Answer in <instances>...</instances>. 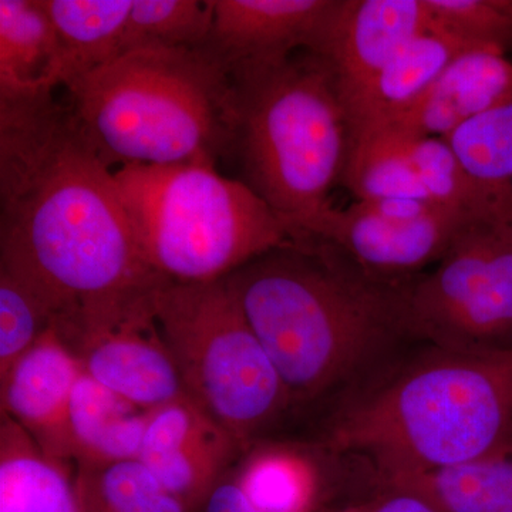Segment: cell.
Returning <instances> with one entry per match:
<instances>
[{
	"mask_svg": "<svg viewBox=\"0 0 512 512\" xmlns=\"http://www.w3.org/2000/svg\"><path fill=\"white\" fill-rule=\"evenodd\" d=\"M510 99L512 63L505 52L466 50L448 64L412 109L392 124L413 136L443 138Z\"/></svg>",
	"mask_w": 512,
	"mask_h": 512,
	"instance_id": "cell-15",
	"label": "cell"
},
{
	"mask_svg": "<svg viewBox=\"0 0 512 512\" xmlns=\"http://www.w3.org/2000/svg\"><path fill=\"white\" fill-rule=\"evenodd\" d=\"M82 370L143 410L187 396L154 318V302L113 326L93 330L69 348Z\"/></svg>",
	"mask_w": 512,
	"mask_h": 512,
	"instance_id": "cell-13",
	"label": "cell"
},
{
	"mask_svg": "<svg viewBox=\"0 0 512 512\" xmlns=\"http://www.w3.org/2000/svg\"><path fill=\"white\" fill-rule=\"evenodd\" d=\"M212 19V0H134L123 55L137 49H202Z\"/></svg>",
	"mask_w": 512,
	"mask_h": 512,
	"instance_id": "cell-27",
	"label": "cell"
},
{
	"mask_svg": "<svg viewBox=\"0 0 512 512\" xmlns=\"http://www.w3.org/2000/svg\"><path fill=\"white\" fill-rule=\"evenodd\" d=\"M372 497L346 505L335 512H444L423 495L402 488L380 487Z\"/></svg>",
	"mask_w": 512,
	"mask_h": 512,
	"instance_id": "cell-30",
	"label": "cell"
},
{
	"mask_svg": "<svg viewBox=\"0 0 512 512\" xmlns=\"http://www.w3.org/2000/svg\"><path fill=\"white\" fill-rule=\"evenodd\" d=\"M498 2H500L501 9L504 10L505 15H507L512 22V0H498Z\"/></svg>",
	"mask_w": 512,
	"mask_h": 512,
	"instance_id": "cell-32",
	"label": "cell"
},
{
	"mask_svg": "<svg viewBox=\"0 0 512 512\" xmlns=\"http://www.w3.org/2000/svg\"><path fill=\"white\" fill-rule=\"evenodd\" d=\"M410 340L458 350L512 349V215L473 218L430 272L407 284Z\"/></svg>",
	"mask_w": 512,
	"mask_h": 512,
	"instance_id": "cell-8",
	"label": "cell"
},
{
	"mask_svg": "<svg viewBox=\"0 0 512 512\" xmlns=\"http://www.w3.org/2000/svg\"><path fill=\"white\" fill-rule=\"evenodd\" d=\"M410 279L369 274L332 242L299 232L224 281L293 407L353 392L389 365L392 350L410 340Z\"/></svg>",
	"mask_w": 512,
	"mask_h": 512,
	"instance_id": "cell-2",
	"label": "cell"
},
{
	"mask_svg": "<svg viewBox=\"0 0 512 512\" xmlns=\"http://www.w3.org/2000/svg\"><path fill=\"white\" fill-rule=\"evenodd\" d=\"M148 417V410L111 392L82 370L74 384L70 404L77 466H104L117 461L138 460Z\"/></svg>",
	"mask_w": 512,
	"mask_h": 512,
	"instance_id": "cell-18",
	"label": "cell"
},
{
	"mask_svg": "<svg viewBox=\"0 0 512 512\" xmlns=\"http://www.w3.org/2000/svg\"><path fill=\"white\" fill-rule=\"evenodd\" d=\"M49 312L28 286L0 269V377L50 328Z\"/></svg>",
	"mask_w": 512,
	"mask_h": 512,
	"instance_id": "cell-29",
	"label": "cell"
},
{
	"mask_svg": "<svg viewBox=\"0 0 512 512\" xmlns=\"http://www.w3.org/2000/svg\"><path fill=\"white\" fill-rule=\"evenodd\" d=\"M154 318L185 393L245 447L292 409L271 357L224 279L165 282Z\"/></svg>",
	"mask_w": 512,
	"mask_h": 512,
	"instance_id": "cell-7",
	"label": "cell"
},
{
	"mask_svg": "<svg viewBox=\"0 0 512 512\" xmlns=\"http://www.w3.org/2000/svg\"><path fill=\"white\" fill-rule=\"evenodd\" d=\"M431 22L468 49L505 52L512 22L498 0H424Z\"/></svg>",
	"mask_w": 512,
	"mask_h": 512,
	"instance_id": "cell-28",
	"label": "cell"
},
{
	"mask_svg": "<svg viewBox=\"0 0 512 512\" xmlns=\"http://www.w3.org/2000/svg\"><path fill=\"white\" fill-rule=\"evenodd\" d=\"M443 138L467 170L512 210V99Z\"/></svg>",
	"mask_w": 512,
	"mask_h": 512,
	"instance_id": "cell-26",
	"label": "cell"
},
{
	"mask_svg": "<svg viewBox=\"0 0 512 512\" xmlns=\"http://www.w3.org/2000/svg\"><path fill=\"white\" fill-rule=\"evenodd\" d=\"M82 366L50 326L0 377L2 414L16 421L47 457L74 460L70 404Z\"/></svg>",
	"mask_w": 512,
	"mask_h": 512,
	"instance_id": "cell-14",
	"label": "cell"
},
{
	"mask_svg": "<svg viewBox=\"0 0 512 512\" xmlns=\"http://www.w3.org/2000/svg\"><path fill=\"white\" fill-rule=\"evenodd\" d=\"M412 158L427 197L436 204L476 217L512 215L510 208L467 170L444 138L414 136Z\"/></svg>",
	"mask_w": 512,
	"mask_h": 512,
	"instance_id": "cell-25",
	"label": "cell"
},
{
	"mask_svg": "<svg viewBox=\"0 0 512 512\" xmlns=\"http://www.w3.org/2000/svg\"><path fill=\"white\" fill-rule=\"evenodd\" d=\"M141 252L177 284L220 281L295 234L244 181L202 164L114 171Z\"/></svg>",
	"mask_w": 512,
	"mask_h": 512,
	"instance_id": "cell-6",
	"label": "cell"
},
{
	"mask_svg": "<svg viewBox=\"0 0 512 512\" xmlns=\"http://www.w3.org/2000/svg\"><path fill=\"white\" fill-rule=\"evenodd\" d=\"M0 512H77L74 477L15 420L0 424Z\"/></svg>",
	"mask_w": 512,
	"mask_h": 512,
	"instance_id": "cell-19",
	"label": "cell"
},
{
	"mask_svg": "<svg viewBox=\"0 0 512 512\" xmlns=\"http://www.w3.org/2000/svg\"><path fill=\"white\" fill-rule=\"evenodd\" d=\"M64 89L110 167H215L234 156V84L202 49L131 50Z\"/></svg>",
	"mask_w": 512,
	"mask_h": 512,
	"instance_id": "cell-4",
	"label": "cell"
},
{
	"mask_svg": "<svg viewBox=\"0 0 512 512\" xmlns=\"http://www.w3.org/2000/svg\"><path fill=\"white\" fill-rule=\"evenodd\" d=\"M336 0H212L214 19L202 50L229 76L312 50Z\"/></svg>",
	"mask_w": 512,
	"mask_h": 512,
	"instance_id": "cell-12",
	"label": "cell"
},
{
	"mask_svg": "<svg viewBox=\"0 0 512 512\" xmlns=\"http://www.w3.org/2000/svg\"><path fill=\"white\" fill-rule=\"evenodd\" d=\"M235 476L251 503L264 512H311L318 498L315 467L289 447L255 448Z\"/></svg>",
	"mask_w": 512,
	"mask_h": 512,
	"instance_id": "cell-24",
	"label": "cell"
},
{
	"mask_svg": "<svg viewBox=\"0 0 512 512\" xmlns=\"http://www.w3.org/2000/svg\"><path fill=\"white\" fill-rule=\"evenodd\" d=\"M325 447L366 458L377 481L460 466L512 446V349L426 345L343 399Z\"/></svg>",
	"mask_w": 512,
	"mask_h": 512,
	"instance_id": "cell-3",
	"label": "cell"
},
{
	"mask_svg": "<svg viewBox=\"0 0 512 512\" xmlns=\"http://www.w3.org/2000/svg\"><path fill=\"white\" fill-rule=\"evenodd\" d=\"M201 512H264L256 508L239 484L237 476L229 473L218 481L212 488L207 500L204 501Z\"/></svg>",
	"mask_w": 512,
	"mask_h": 512,
	"instance_id": "cell-31",
	"label": "cell"
},
{
	"mask_svg": "<svg viewBox=\"0 0 512 512\" xmlns=\"http://www.w3.org/2000/svg\"><path fill=\"white\" fill-rule=\"evenodd\" d=\"M473 218L417 198L356 201L343 210L332 205L293 231L332 242L369 274L402 281L437 264Z\"/></svg>",
	"mask_w": 512,
	"mask_h": 512,
	"instance_id": "cell-9",
	"label": "cell"
},
{
	"mask_svg": "<svg viewBox=\"0 0 512 512\" xmlns=\"http://www.w3.org/2000/svg\"><path fill=\"white\" fill-rule=\"evenodd\" d=\"M245 447L190 397L150 410L141 463L165 493L198 512Z\"/></svg>",
	"mask_w": 512,
	"mask_h": 512,
	"instance_id": "cell-11",
	"label": "cell"
},
{
	"mask_svg": "<svg viewBox=\"0 0 512 512\" xmlns=\"http://www.w3.org/2000/svg\"><path fill=\"white\" fill-rule=\"evenodd\" d=\"M74 493L77 512H191L140 460L77 466Z\"/></svg>",
	"mask_w": 512,
	"mask_h": 512,
	"instance_id": "cell-23",
	"label": "cell"
},
{
	"mask_svg": "<svg viewBox=\"0 0 512 512\" xmlns=\"http://www.w3.org/2000/svg\"><path fill=\"white\" fill-rule=\"evenodd\" d=\"M468 47L431 25L406 43L349 111L350 136L400 119Z\"/></svg>",
	"mask_w": 512,
	"mask_h": 512,
	"instance_id": "cell-16",
	"label": "cell"
},
{
	"mask_svg": "<svg viewBox=\"0 0 512 512\" xmlns=\"http://www.w3.org/2000/svg\"><path fill=\"white\" fill-rule=\"evenodd\" d=\"M64 87L62 47L42 0H0V97Z\"/></svg>",
	"mask_w": 512,
	"mask_h": 512,
	"instance_id": "cell-17",
	"label": "cell"
},
{
	"mask_svg": "<svg viewBox=\"0 0 512 512\" xmlns=\"http://www.w3.org/2000/svg\"><path fill=\"white\" fill-rule=\"evenodd\" d=\"M242 180L289 228L332 207L350 121L328 64L311 50L232 73Z\"/></svg>",
	"mask_w": 512,
	"mask_h": 512,
	"instance_id": "cell-5",
	"label": "cell"
},
{
	"mask_svg": "<svg viewBox=\"0 0 512 512\" xmlns=\"http://www.w3.org/2000/svg\"><path fill=\"white\" fill-rule=\"evenodd\" d=\"M431 25L424 0H336L311 52L328 64L348 116L396 53Z\"/></svg>",
	"mask_w": 512,
	"mask_h": 512,
	"instance_id": "cell-10",
	"label": "cell"
},
{
	"mask_svg": "<svg viewBox=\"0 0 512 512\" xmlns=\"http://www.w3.org/2000/svg\"><path fill=\"white\" fill-rule=\"evenodd\" d=\"M134 0H42L62 47L64 87L123 55Z\"/></svg>",
	"mask_w": 512,
	"mask_h": 512,
	"instance_id": "cell-20",
	"label": "cell"
},
{
	"mask_svg": "<svg viewBox=\"0 0 512 512\" xmlns=\"http://www.w3.org/2000/svg\"><path fill=\"white\" fill-rule=\"evenodd\" d=\"M377 483L423 495L444 512H512V446L460 466Z\"/></svg>",
	"mask_w": 512,
	"mask_h": 512,
	"instance_id": "cell-22",
	"label": "cell"
},
{
	"mask_svg": "<svg viewBox=\"0 0 512 512\" xmlns=\"http://www.w3.org/2000/svg\"><path fill=\"white\" fill-rule=\"evenodd\" d=\"M413 137L396 124L352 133L340 184L356 201L430 200L414 168Z\"/></svg>",
	"mask_w": 512,
	"mask_h": 512,
	"instance_id": "cell-21",
	"label": "cell"
},
{
	"mask_svg": "<svg viewBox=\"0 0 512 512\" xmlns=\"http://www.w3.org/2000/svg\"><path fill=\"white\" fill-rule=\"evenodd\" d=\"M0 269L67 343L147 308L168 282L141 252L116 174L55 93L0 97Z\"/></svg>",
	"mask_w": 512,
	"mask_h": 512,
	"instance_id": "cell-1",
	"label": "cell"
}]
</instances>
